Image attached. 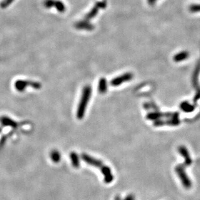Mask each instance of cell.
Wrapping results in <instances>:
<instances>
[{
    "mask_svg": "<svg viewBox=\"0 0 200 200\" xmlns=\"http://www.w3.org/2000/svg\"><path fill=\"white\" fill-rule=\"evenodd\" d=\"M81 157L84 161H85L88 164L91 165V166L97 167V168H100L101 169L104 165V164L100 160L97 159L93 157H91V156L86 154H82L81 155Z\"/></svg>",
    "mask_w": 200,
    "mask_h": 200,
    "instance_id": "obj_6",
    "label": "cell"
},
{
    "mask_svg": "<svg viewBox=\"0 0 200 200\" xmlns=\"http://www.w3.org/2000/svg\"><path fill=\"white\" fill-rule=\"evenodd\" d=\"M98 90L100 93L104 94L106 93L108 90V85H107V81L105 78H101L99 82V87Z\"/></svg>",
    "mask_w": 200,
    "mask_h": 200,
    "instance_id": "obj_12",
    "label": "cell"
},
{
    "mask_svg": "<svg viewBox=\"0 0 200 200\" xmlns=\"http://www.w3.org/2000/svg\"><path fill=\"white\" fill-rule=\"evenodd\" d=\"M180 108L183 111L186 112V113L192 112L194 110V108H195L194 106L189 104L188 102H182L180 105Z\"/></svg>",
    "mask_w": 200,
    "mask_h": 200,
    "instance_id": "obj_16",
    "label": "cell"
},
{
    "mask_svg": "<svg viewBox=\"0 0 200 200\" xmlns=\"http://www.w3.org/2000/svg\"><path fill=\"white\" fill-rule=\"evenodd\" d=\"M0 122H1V124L5 126H11L12 128H16L18 125L16 122L7 117H1V119H0Z\"/></svg>",
    "mask_w": 200,
    "mask_h": 200,
    "instance_id": "obj_11",
    "label": "cell"
},
{
    "mask_svg": "<svg viewBox=\"0 0 200 200\" xmlns=\"http://www.w3.org/2000/svg\"><path fill=\"white\" fill-rule=\"evenodd\" d=\"M199 73H200V60L199 61V62L196 66V70H195L194 75H193V84H194L196 90L200 88V87H199V85H198V76H199Z\"/></svg>",
    "mask_w": 200,
    "mask_h": 200,
    "instance_id": "obj_14",
    "label": "cell"
},
{
    "mask_svg": "<svg viewBox=\"0 0 200 200\" xmlns=\"http://www.w3.org/2000/svg\"><path fill=\"white\" fill-rule=\"evenodd\" d=\"M189 10L193 12H200V5H192L190 7Z\"/></svg>",
    "mask_w": 200,
    "mask_h": 200,
    "instance_id": "obj_20",
    "label": "cell"
},
{
    "mask_svg": "<svg viewBox=\"0 0 200 200\" xmlns=\"http://www.w3.org/2000/svg\"><path fill=\"white\" fill-rule=\"evenodd\" d=\"M100 170L102 173L104 175V180L106 183H110L111 182L113 181L114 177L113 176L111 169L109 167H107L104 164V167L100 169Z\"/></svg>",
    "mask_w": 200,
    "mask_h": 200,
    "instance_id": "obj_8",
    "label": "cell"
},
{
    "mask_svg": "<svg viewBox=\"0 0 200 200\" xmlns=\"http://www.w3.org/2000/svg\"><path fill=\"white\" fill-rule=\"evenodd\" d=\"M14 0H3V1L0 4V7L2 8H7L8 6H9L12 2Z\"/></svg>",
    "mask_w": 200,
    "mask_h": 200,
    "instance_id": "obj_19",
    "label": "cell"
},
{
    "mask_svg": "<svg viewBox=\"0 0 200 200\" xmlns=\"http://www.w3.org/2000/svg\"><path fill=\"white\" fill-rule=\"evenodd\" d=\"M178 151L181 154V155L185 158V163L183 164L185 166H189L193 163L192 159L190 157V154L186 148L183 146H179L178 149Z\"/></svg>",
    "mask_w": 200,
    "mask_h": 200,
    "instance_id": "obj_10",
    "label": "cell"
},
{
    "mask_svg": "<svg viewBox=\"0 0 200 200\" xmlns=\"http://www.w3.org/2000/svg\"><path fill=\"white\" fill-rule=\"evenodd\" d=\"M184 164H179L175 168V171L179 176L183 185L186 188H190L192 187V182L190 180L185 171Z\"/></svg>",
    "mask_w": 200,
    "mask_h": 200,
    "instance_id": "obj_2",
    "label": "cell"
},
{
    "mask_svg": "<svg viewBox=\"0 0 200 200\" xmlns=\"http://www.w3.org/2000/svg\"><path fill=\"white\" fill-rule=\"evenodd\" d=\"M148 2H149V5H154V3H155V2H156V0H148Z\"/></svg>",
    "mask_w": 200,
    "mask_h": 200,
    "instance_id": "obj_21",
    "label": "cell"
},
{
    "mask_svg": "<svg viewBox=\"0 0 200 200\" xmlns=\"http://www.w3.org/2000/svg\"><path fill=\"white\" fill-rule=\"evenodd\" d=\"M75 27L79 30H85L91 31L95 29V26L90 23L88 21H80L75 24Z\"/></svg>",
    "mask_w": 200,
    "mask_h": 200,
    "instance_id": "obj_9",
    "label": "cell"
},
{
    "mask_svg": "<svg viewBox=\"0 0 200 200\" xmlns=\"http://www.w3.org/2000/svg\"><path fill=\"white\" fill-rule=\"evenodd\" d=\"M50 157L51 160L54 163H58L60 161L61 156L60 153L57 150H53L51 152Z\"/></svg>",
    "mask_w": 200,
    "mask_h": 200,
    "instance_id": "obj_17",
    "label": "cell"
},
{
    "mask_svg": "<svg viewBox=\"0 0 200 200\" xmlns=\"http://www.w3.org/2000/svg\"><path fill=\"white\" fill-rule=\"evenodd\" d=\"M161 116H163V114H161L160 113H150L147 115V119L150 120H155L158 119Z\"/></svg>",
    "mask_w": 200,
    "mask_h": 200,
    "instance_id": "obj_18",
    "label": "cell"
},
{
    "mask_svg": "<svg viewBox=\"0 0 200 200\" xmlns=\"http://www.w3.org/2000/svg\"><path fill=\"white\" fill-rule=\"evenodd\" d=\"M115 200H121V199H120V198L119 196H117V197L115 198Z\"/></svg>",
    "mask_w": 200,
    "mask_h": 200,
    "instance_id": "obj_22",
    "label": "cell"
},
{
    "mask_svg": "<svg viewBox=\"0 0 200 200\" xmlns=\"http://www.w3.org/2000/svg\"><path fill=\"white\" fill-rule=\"evenodd\" d=\"M106 6H107V3L105 0L97 2L95 3V6L93 7L92 9L85 16L84 20L89 22L91 19L95 18V17L97 16L100 9H104V8H105L106 7Z\"/></svg>",
    "mask_w": 200,
    "mask_h": 200,
    "instance_id": "obj_4",
    "label": "cell"
},
{
    "mask_svg": "<svg viewBox=\"0 0 200 200\" xmlns=\"http://www.w3.org/2000/svg\"><path fill=\"white\" fill-rule=\"evenodd\" d=\"M91 92L92 90L90 85H85L82 90L81 99L76 111V117L80 120L82 119L84 117L87 106L91 97Z\"/></svg>",
    "mask_w": 200,
    "mask_h": 200,
    "instance_id": "obj_1",
    "label": "cell"
},
{
    "mask_svg": "<svg viewBox=\"0 0 200 200\" xmlns=\"http://www.w3.org/2000/svg\"><path fill=\"white\" fill-rule=\"evenodd\" d=\"M133 78V75L130 73H125L120 76H117L111 81V85L114 86H117L124 82L129 81Z\"/></svg>",
    "mask_w": 200,
    "mask_h": 200,
    "instance_id": "obj_7",
    "label": "cell"
},
{
    "mask_svg": "<svg viewBox=\"0 0 200 200\" xmlns=\"http://www.w3.org/2000/svg\"><path fill=\"white\" fill-rule=\"evenodd\" d=\"M14 86L17 91L22 92L28 86H30L31 88H33L34 89L39 90L41 88V84L38 82L18 80L15 82Z\"/></svg>",
    "mask_w": 200,
    "mask_h": 200,
    "instance_id": "obj_3",
    "label": "cell"
},
{
    "mask_svg": "<svg viewBox=\"0 0 200 200\" xmlns=\"http://www.w3.org/2000/svg\"><path fill=\"white\" fill-rule=\"evenodd\" d=\"M43 5L47 8L55 7L60 12H64L66 11L65 5L63 2L59 1V0H45L43 2Z\"/></svg>",
    "mask_w": 200,
    "mask_h": 200,
    "instance_id": "obj_5",
    "label": "cell"
},
{
    "mask_svg": "<svg viewBox=\"0 0 200 200\" xmlns=\"http://www.w3.org/2000/svg\"><path fill=\"white\" fill-rule=\"evenodd\" d=\"M70 159L71 161V163L73 167L78 168H79L80 167V160H79V155L76 154V153L75 152H71L70 154Z\"/></svg>",
    "mask_w": 200,
    "mask_h": 200,
    "instance_id": "obj_15",
    "label": "cell"
},
{
    "mask_svg": "<svg viewBox=\"0 0 200 200\" xmlns=\"http://www.w3.org/2000/svg\"><path fill=\"white\" fill-rule=\"evenodd\" d=\"M188 56H189L188 52L182 51L173 56V60H174L176 62H179L187 59Z\"/></svg>",
    "mask_w": 200,
    "mask_h": 200,
    "instance_id": "obj_13",
    "label": "cell"
}]
</instances>
